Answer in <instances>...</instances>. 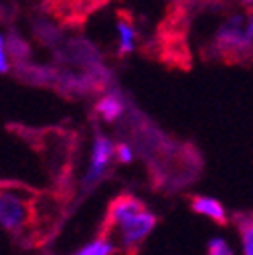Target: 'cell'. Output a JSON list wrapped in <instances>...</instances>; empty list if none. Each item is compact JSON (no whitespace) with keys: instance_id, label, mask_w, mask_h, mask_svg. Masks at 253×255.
<instances>
[{"instance_id":"1","label":"cell","mask_w":253,"mask_h":255,"mask_svg":"<svg viewBox=\"0 0 253 255\" xmlns=\"http://www.w3.org/2000/svg\"><path fill=\"white\" fill-rule=\"evenodd\" d=\"M158 217L134 195H120L108 209V233L126 253H136L154 233Z\"/></svg>"},{"instance_id":"2","label":"cell","mask_w":253,"mask_h":255,"mask_svg":"<svg viewBox=\"0 0 253 255\" xmlns=\"http://www.w3.org/2000/svg\"><path fill=\"white\" fill-rule=\"evenodd\" d=\"M209 55L223 63L253 61V8H237L225 14L215 26Z\"/></svg>"},{"instance_id":"3","label":"cell","mask_w":253,"mask_h":255,"mask_svg":"<svg viewBox=\"0 0 253 255\" xmlns=\"http://www.w3.org/2000/svg\"><path fill=\"white\" fill-rule=\"evenodd\" d=\"M114 164H116V142L106 132L96 130L89 146V162L81 176V186H79L81 193L85 195L96 190L106 180Z\"/></svg>"},{"instance_id":"4","label":"cell","mask_w":253,"mask_h":255,"mask_svg":"<svg viewBox=\"0 0 253 255\" xmlns=\"http://www.w3.org/2000/svg\"><path fill=\"white\" fill-rule=\"evenodd\" d=\"M53 57L55 63H59L63 67L83 69V71L106 65L100 49L85 37H65L57 49H53Z\"/></svg>"},{"instance_id":"5","label":"cell","mask_w":253,"mask_h":255,"mask_svg":"<svg viewBox=\"0 0 253 255\" xmlns=\"http://www.w3.org/2000/svg\"><path fill=\"white\" fill-rule=\"evenodd\" d=\"M30 221V203L18 188H0V229L18 235Z\"/></svg>"},{"instance_id":"6","label":"cell","mask_w":253,"mask_h":255,"mask_svg":"<svg viewBox=\"0 0 253 255\" xmlns=\"http://www.w3.org/2000/svg\"><path fill=\"white\" fill-rule=\"evenodd\" d=\"M93 112H96V116L104 124L112 126V124L126 120V116L130 114V100L126 98V93L120 87H116L112 83L110 87H106L100 93L96 106H93Z\"/></svg>"},{"instance_id":"7","label":"cell","mask_w":253,"mask_h":255,"mask_svg":"<svg viewBox=\"0 0 253 255\" xmlns=\"http://www.w3.org/2000/svg\"><path fill=\"white\" fill-rule=\"evenodd\" d=\"M116 33H118V57L132 55L138 47V26L128 10H118Z\"/></svg>"},{"instance_id":"8","label":"cell","mask_w":253,"mask_h":255,"mask_svg":"<svg viewBox=\"0 0 253 255\" xmlns=\"http://www.w3.org/2000/svg\"><path fill=\"white\" fill-rule=\"evenodd\" d=\"M191 211L195 215H201L205 219H211L217 225H227L229 223V213H227V207L221 203L219 199L215 197H209V195H195L191 197V203H188Z\"/></svg>"},{"instance_id":"9","label":"cell","mask_w":253,"mask_h":255,"mask_svg":"<svg viewBox=\"0 0 253 255\" xmlns=\"http://www.w3.org/2000/svg\"><path fill=\"white\" fill-rule=\"evenodd\" d=\"M6 49H8V57L12 61V67L33 61V45L20 33H16V30H10L6 35Z\"/></svg>"},{"instance_id":"10","label":"cell","mask_w":253,"mask_h":255,"mask_svg":"<svg viewBox=\"0 0 253 255\" xmlns=\"http://www.w3.org/2000/svg\"><path fill=\"white\" fill-rule=\"evenodd\" d=\"M33 35L47 49H57L63 43V39H65V33L47 18H39L33 22Z\"/></svg>"},{"instance_id":"11","label":"cell","mask_w":253,"mask_h":255,"mask_svg":"<svg viewBox=\"0 0 253 255\" xmlns=\"http://www.w3.org/2000/svg\"><path fill=\"white\" fill-rule=\"evenodd\" d=\"M118 243L114 241V237L110 233H102L96 239H91L89 243L81 245L77 251H73L71 255H116L118 251Z\"/></svg>"},{"instance_id":"12","label":"cell","mask_w":253,"mask_h":255,"mask_svg":"<svg viewBox=\"0 0 253 255\" xmlns=\"http://www.w3.org/2000/svg\"><path fill=\"white\" fill-rule=\"evenodd\" d=\"M237 231H239V251H241V255H253V213L239 219Z\"/></svg>"},{"instance_id":"13","label":"cell","mask_w":253,"mask_h":255,"mask_svg":"<svg viewBox=\"0 0 253 255\" xmlns=\"http://www.w3.org/2000/svg\"><path fill=\"white\" fill-rule=\"evenodd\" d=\"M207 255H235V249L225 237H211L207 243Z\"/></svg>"},{"instance_id":"14","label":"cell","mask_w":253,"mask_h":255,"mask_svg":"<svg viewBox=\"0 0 253 255\" xmlns=\"http://www.w3.org/2000/svg\"><path fill=\"white\" fill-rule=\"evenodd\" d=\"M136 160V148L130 142H116V162L128 166Z\"/></svg>"},{"instance_id":"15","label":"cell","mask_w":253,"mask_h":255,"mask_svg":"<svg viewBox=\"0 0 253 255\" xmlns=\"http://www.w3.org/2000/svg\"><path fill=\"white\" fill-rule=\"evenodd\" d=\"M8 73H12V61L8 57L6 37L0 33V75H8Z\"/></svg>"},{"instance_id":"16","label":"cell","mask_w":253,"mask_h":255,"mask_svg":"<svg viewBox=\"0 0 253 255\" xmlns=\"http://www.w3.org/2000/svg\"><path fill=\"white\" fill-rule=\"evenodd\" d=\"M241 8H253V0H235Z\"/></svg>"},{"instance_id":"17","label":"cell","mask_w":253,"mask_h":255,"mask_svg":"<svg viewBox=\"0 0 253 255\" xmlns=\"http://www.w3.org/2000/svg\"><path fill=\"white\" fill-rule=\"evenodd\" d=\"M166 2H184V0H166Z\"/></svg>"},{"instance_id":"18","label":"cell","mask_w":253,"mask_h":255,"mask_svg":"<svg viewBox=\"0 0 253 255\" xmlns=\"http://www.w3.org/2000/svg\"><path fill=\"white\" fill-rule=\"evenodd\" d=\"M96 2H102V0H96Z\"/></svg>"}]
</instances>
